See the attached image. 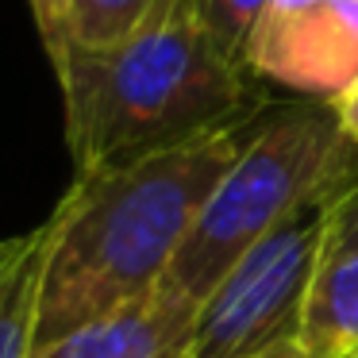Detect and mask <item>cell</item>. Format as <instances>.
Returning <instances> with one entry per match:
<instances>
[{
    "instance_id": "1",
    "label": "cell",
    "mask_w": 358,
    "mask_h": 358,
    "mask_svg": "<svg viewBox=\"0 0 358 358\" xmlns=\"http://www.w3.org/2000/svg\"><path fill=\"white\" fill-rule=\"evenodd\" d=\"M255 120L124 166L73 173L47 216L55 247L43 285L39 347L162 289L204 201L235 162Z\"/></svg>"
},
{
    "instance_id": "2",
    "label": "cell",
    "mask_w": 358,
    "mask_h": 358,
    "mask_svg": "<svg viewBox=\"0 0 358 358\" xmlns=\"http://www.w3.org/2000/svg\"><path fill=\"white\" fill-rule=\"evenodd\" d=\"M55 78L73 173L250 124L270 104L262 81L216 43L201 0H155L131 35L104 50H70Z\"/></svg>"
},
{
    "instance_id": "3",
    "label": "cell",
    "mask_w": 358,
    "mask_h": 358,
    "mask_svg": "<svg viewBox=\"0 0 358 358\" xmlns=\"http://www.w3.org/2000/svg\"><path fill=\"white\" fill-rule=\"evenodd\" d=\"M358 173V143L339 127L331 101L293 96L266 104L235 162L208 193L162 289L204 304L250 247L293 216L331 201Z\"/></svg>"
},
{
    "instance_id": "4",
    "label": "cell",
    "mask_w": 358,
    "mask_h": 358,
    "mask_svg": "<svg viewBox=\"0 0 358 358\" xmlns=\"http://www.w3.org/2000/svg\"><path fill=\"white\" fill-rule=\"evenodd\" d=\"M327 204L281 224L224 273L201 304L189 358H266L301 343L312 289L327 262Z\"/></svg>"
},
{
    "instance_id": "5",
    "label": "cell",
    "mask_w": 358,
    "mask_h": 358,
    "mask_svg": "<svg viewBox=\"0 0 358 358\" xmlns=\"http://www.w3.org/2000/svg\"><path fill=\"white\" fill-rule=\"evenodd\" d=\"M262 85L335 101L358 81V0H273L247 47Z\"/></svg>"
},
{
    "instance_id": "6",
    "label": "cell",
    "mask_w": 358,
    "mask_h": 358,
    "mask_svg": "<svg viewBox=\"0 0 358 358\" xmlns=\"http://www.w3.org/2000/svg\"><path fill=\"white\" fill-rule=\"evenodd\" d=\"M201 304L170 289L89 320L78 331L43 343L35 358H189Z\"/></svg>"
},
{
    "instance_id": "7",
    "label": "cell",
    "mask_w": 358,
    "mask_h": 358,
    "mask_svg": "<svg viewBox=\"0 0 358 358\" xmlns=\"http://www.w3.org/2000/svg\"><path fill=\"white\" fill-rule=\"evenodd\" d=\"M55 227L43 220L31 231L0 239V358H35L47 262Z\"/></svg>"
},
{
    "instance_id": "8",
    "label": "cell",
    "mask_w": 358,
    "mask_h": 358,
    "mask_svg": "<svg viewBox=\"0 0 358 358\" xmlns=\"http://www.w3.org/2000/svg\"><path fill=\"white\" fill-rule=\"evenodd\" d=\"M301 343L320 358L358 355V250L324 262L308 301Z\"/></svg>"
},
{
    "instance_id": "9",
    "label": "cell",
    "mask_w": 358,
    "mask_h": 358,
    "mask_svg": "<svg viewBox=\"0 0 358 358\" xmlns=\"http://www.w3.org/2000/svg\"><path fill=\"white\" fill-rule=\"evenodd\" d=\"M70 50H104L143 24L155 0H66Z\"/></svg>"
},
{
    "instance_id": "10",
    "label": "cell",
    "mask_w": 358,
    "mask_h": 358,
    "mask_svg": "<svg viewBox=\"0 0 358 358\" xmlns=\"http://www.w3.org/2000/svg\"><path fill=\"white\" fill-rule=\"evenodd\" d=\"M273 0H201L204 20H208L216 43L235 58V62L247 66V47H250V35H255L258 20L266 16Z\"/></svg>"
},
{
    "instance_id": "11",
    "label": "cell",
    "mask_w": 358,
    "mask_h": 358,
    "mask_svg": "<svg viewBox=\"0 0 358 358\" xmlns=\"http://www.w3.org/2000/svg\"><path fill=\"white\" fill-rule=\"evenodd\" d=\"M27 8H31L35 27H39L50 70L58 73L70 58V8H66V0H27Z\"/></svg>"
},
{
    "instance_id": "12",
    "label": "cell",
    "mask_w": 358,
    "mask_h": 358,
    "mask_svg": "<svg viewBox=\"0 0 358 358\" xmlns=\"http://www.w3.org/2000/svg\"><path fill=\"white\" fill-rule=\"evenodd\" d=\"M358 250V173L327 204V258Z\"/></svg>"
},
{
    "instance_id": "13",
    "label": "cell",
    "mask_w": 358,
    "mask_h": 358,
    "mask_svg": "<svg viewBox=\"0 0 358 358\" xmlns=\"http://www.w3.org/2000/svg\"><path fill=\"white\" fill-rule=\"evenodd\" d=\"M331 104H335V116H339V127L347 131V139L358 143V81L350 89H343Z\"/></svg>"
},
{
    "instance_id": "14",
    "label": "cell",
    "mask_w": 358,
    "mask_h": 358,
    "mask_svg": "<svg viewBox=\"0 0 358 358\" xmlns=\"http://www.w3.org/2000/svg\"><path fill=\"white\" fill-rule=\"evenodd\" d=\"M266 358H320V355H312L304 343H289V347H281V350H273V355H266Z\"/></svg>"
},
{
    "instance_id": "15",
    "label": "cell",
    "mask_w": 358,
    "mask_h": 358,
    "mask_svg": "<svg viewBox=\"0 0 358 358\" xmlns=\"http://www.w3.org/2000/svg\"><path fill=\"white\" fill-rule=\"evenodd\" d=\"M355 358H358V355H355Z\"/></svg>"
}]
</instances>
